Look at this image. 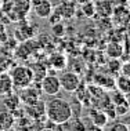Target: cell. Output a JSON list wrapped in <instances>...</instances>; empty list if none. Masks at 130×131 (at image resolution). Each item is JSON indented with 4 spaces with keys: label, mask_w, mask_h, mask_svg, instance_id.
Returning <instances> with one entry per match:
<instances>
[{
    "label": "cell",
    "mask_w": 130,
    "mask_h": 131,
    "mask_svg": "<svg viewBox=\"0 0 130 131\" xmlns=\"http://www.w3.org/2000/svg\"><path fill=\"white\" fill-rule=\"evenodd\" d=\"M44 115L50 122L55 124H62L72 119L73 111L68 101L62 98H50L44 102Z\"/></svg>",
    "instance_id": "obj_1"
},
{
    "label": "cell",
    "mask_w": 130,
    "mask_h": 131,
    "mask_svg": "<svg viewBox=\"0 0 130 131\" xmlns=\"http://www.w3.org/2000/svg\"><path fill=\"white\" fill-rule=\"evenodd\" d=\"M10 76L13 80V86L14 88H25L28 86L35 83V76H33V70L32 68L26 65H15L10 69Z\"/></svg>",
    "instance_id": "obj_2"
},
{
    "label": "cell",
    "mask_w": 130,
    "mask_h": 131,
    "mask_svg": "<svg viewBox=\"0 0 130 131\" xmlns=\"http://www.w3.org/2000/svg\"><path fill=\"white\" fill-rule=\"evenodd\" d=\"M61 90V84H59V79L55 75H46L43 79L40 80V91L44 93L48 97H54L57 95Z\"/></svg>",
    "instance_id": "obj_3"
},
{
    "label": "cell",
    "mask_w": 130,
    "mask_h": 131,
    "mask_svg": "<svg viewBox=\"0 0 130 131\" xmlns=\"http://www.w3.org/2000/svg\"><path fill=\"white\" fill-rule=\"evenodd\" d=\"M58 79L61 88L66 93H75L80 87V77L75 72H64L59 75Z\"/></svg>",
    "instance_id": "obj_4"
},
{
    "label": "cell",
    "mask_w": 130,
    "mask_h": 131,
    "mask_svg": "<svg viewBox=\"0 0 130 131\" xmlns=\"http://www.w3.org/2000/svg\"><path fill=\"white\" fill-rule=\"evenodd\" d=\"M31 3H32L33 13L42 19L48 18L50 14L53 13V10H54L53 3L50 0H31Z\"/></svg>",
    "instance_id": "obj_5"
},
{
    "label": "cell",
    "mask_w": 130,
    "mask_h": 131,
    "mask_svg": "<svg viewBox=\"0 0 130 131\" xmlns=\"http://www.w3.org/2000/svg\"><path fill=\"white\" fill-rule=\"evenodd\" d=\"M19 95V100L24 102L25 105H31V104H35L36 101H39V97H40V88L37 90L36 87H33L32 84L28 86L25 88H21V93Z\"/></svg>",
    "instance_id": "obj_6"
},
{
    "label": "cell",
    "mask_w": 130,
    "mask_h": 131,
    "mask_svg": "<svg viewBox=\"0 0 130 131\" xmlns=\"http://www.w3.org/2000/svg\"><path fill=\"white\" fill-rule=\"evenodd\" d=\"M55 13H58V15L62 19H71L76 13V4L75 2H62L59 6H57L54 8Z\"/></svg>",
    "instance_id": "obj_7"
},
{
    "label": "cell",
    "mask_w": 130,
    "mask_h": 131,
    "mask_svg": "<svg viewBox=\"0 0 130 131\" xmlns=\"http://www.w3.org/2000/svg\"><path fill=\"white\" fill-rule=\"evenodd\" d=\"M114 3L111 0H97L96 3V14L101 15L103 18H109L114 13Z\"/></svg>",
    "instance_id": "obj_8"
},
{
    "label": "cell",
    "mask_w": 130,
    "mask_h": 131,
    "mask_svg": "<svg viewBox=\"0 0 130 131\" xmlns=\"http://www.w3.org/2000/svg\"><path fill=\"white\" fill-rule=\"evenodd\" d=\"M111 17L119 25H129L130 24V10L125 8V7H115Z\"/></svg>",
    "instance_id": "obj_9"
},
{
    "label": "cell",
    "mask_w": 130,
    "mask_h": 131,
    "mask_svg": "<svg viewBox=\"0 0 130 131\" xmlns=\"http://www.w3.org/2000/svg\"><path fill=\"white\" fill-rule=\"evenodd\" d=\"M90 119H91V123L97 127V128H105L108 126V116L105 115L104 111H93L90 113Z\"/></svg>",
    "instance_id": "obj_10"
},
{
    "label": "cell",
    "mask_w": 130,
    "mask_h": 131,
    "mask_svg": "<svg viewBox=\"0 0 130 131\" xmlns=\"http://www.w3.org/2000/svg\"><path fill=\"white\" fill-rule=\"evenodd\" d=\"M4 97V100H3V104H4L6 109L8 112H14L15 109H18V106L21 104V100H19V95L14 94L13 91L8 94H4L3 95Z\"/></svg>",
    "instance_id": "obj_11"
},
{
    "label": "cell",
    "mask_w": 130,
    "mask_h": 131,
    "mask_svg": "<svg viewBox=\"0 0 130 131\" xmlns=\"http://www.w3.org/2000/svg\"><path fill=\"white\" fill-rule=\"evenodd\" d=\"M14 90L13 80L8 72H2L0 73V95L8 94Z\"/></svg>",
    "instance_id": "obj_12"
},
{
    "label": "cell",
    "mask_w": 130,
    "mask_h": 131,
    "mask_svg": "<svg viewBox=\"0 0 130 131\" xmlns=\"http://www.w3.org/2000/svg\"><path fill=\"white\" fill-rule=\"evenodd\" d=\"M15 123V116L13 113L7 112H0V130H8L11 128Z\"/></svg>",
    "instance_id": "obj_13"
},
{
    "label": "cell",
    "mask_w": 130,
    "mask_h": 131,
    "mask_svg": "<svg viewBox=\"0 0 130 131\" xmlns=\"http://www.w3.org/2000/svg\"><path fill=\"white\" fill-rule=\"evenodd\" d=\"M122 54H123V46L118 41H114V43H109L107 47V55L109 58H121Z\"/></svg>",
    "instance_id": "obj_14"
},
{
    "label": "cell",
    "mask_w": 130,
    "mask_h": 131,
    "mask_svg": "<svg viewBox=\"0 0 130 131\" xmlns=\"http://www.w3.org/2000/svg\"><path fill=\"white\" fill-rule=\"evenodd\" d=\"M48 61H50V65L51 66H54V68L58 69V70L64 69L65 66H66V58L62 54H54V55H51Z\"/></svg>",
    "instance_id": "obj_15"
},
{
    "label": "cell",
    "mask_w": 130,
    "mask_h": 131,
    "mask_svg": "<svg viewBox=\"0 0 130 131\" xmlns=\"http://www.w3.org/2000/svg\"><path fill=\"white\" fill-rule=\"evenodd\" d=\"M115 84H116V88L121 90L122 93H125V94L130 93V77H126L123 75H121L116 80H115Z\"/></svg>",
    "instance_id": "obj_16"
},
{
    "label": "cell",
    "mask_w": 130,
    "mask_h": 131,
    "mask_svg": "<svg viewBox=\"0 0 130 131\" xmlns=\"http://www.w3.org/2000/svg\"><path fill=\"white\" fill-rule=\"evenodd\" d=\"M82 7V13L85 14L86 17H89V18H91V17L96 14V3H93L91 0H87V2H85L83 4H80Z\"/></svg>",
    "instance_id": "obj_17"
},
{
    "label": "cell",
    "mask_w": 130,
    "mask_h": 131,
    "mask_svg": "<svg viewBox=\"0 0 130 131\" xmlns=\"http://www.w3.org/2000/svg\"><path fill=\"white\" fill-rule=\"evenodd\" d=\"M111 102H112L114 105L123 104V102H126V94L122 93L121 90H118V88H116V91L111 94Z\"/></svg>",
    "instance_id": "obj_18"
},
{
    "label": "cell",
    "mask_w": 130,
    "mask_h": 131,
    "mask_svg": "<svg viewBox=\"0 0 130 131\" xmlns=\"http://www.w3.org/2000/svg\"><path fill=\"white\" fill-rule=\"evenodd\" d=\"M10 66H11V59H10V57H7L4 54H0V73L8 72Z\"/></svg>",
    "instance_id": "obj_19"
},
{
    "label": "cell",
    "mask_w": 130,
    "mask_h": 131,
    "mask_svg": "<svg viewBox=\"0 0 130 131\" xmlns=\"http://www.w3.org/2000/svg\"><path fill=\"white\" fill-rule=\"evenodd\" d=\"M129 111H130V108H129V105L126 104V102L115 105V112H116V116H125V115H127Z\"/></svg>",
    "instance_id": "obj_20"
},
{
    "label": "cell",
    "mask_w": 130,
    "mask_h": 131,
    "mask_svg": "<svg viewBox=\"0 0 130 131\" xmlns=\"http://www.w3.org/2000/svg\"><path fill=\"white\" fill-rule=\"evenodd\" d=\"M51 30H53V35H55V36L61 37V36H64V33H65V26L62 25L61 22L53 24V28H51Z\"/></svg>",
    "instance_id": "obj_21"
},
{
    "label": "cell",
    "mask_w": 130,
    "mask_h": 131,
    "mask_svg": "<svg viewBox=\"0 0 130 131\" xmlns=\"http://www.w3.org/2000/svg\"><path fill=\"white\" fill-rule=\"evenodd\" d=\"M105 128H108L111 131H129L126 123H114V124H111V126H107Z\"/></svg>",
    "instance_id": "obj_22"
},
{
    "label": "cell",
    "mask_w": 130,
    "mask_h": 131,
    "mask_svg": "<svg viewBox=\"0 0 130 131\" xmlns=\"http://www.w3.org/2000/svg\"><path fill=\"white\" fill-rule=\"evenodd\" d=\"M121 75H123L126 77H130V62H125L121 65Z\"/></svg>",
    "instance_id": "obj_23"
},
{
    "label": "cell",
    "mask_w": 130,
    "mask_h": 131,
    "mask_svg": "<svg viewBox=\"0 0 130 131\" xmlns=\"http://www.w3.org/2000/svg\"><path fill=\"white\" fill-rule=\"evenodd\" d=\"M126 104L129 105V108H130V93L126 94Z\"/></svg>",
    "instance_id": "obj_24"
},
{
    "label": "cell",
    "mask_w": 130,
    "mask_h": 131,
    "mask_svg": "<svg viewBox=\"0 0 130 131\" xmlns=\"http://www.w3.org/2000/svg\"><path fill=\"white\" fill-rule=\"evenodd\" d=\"M75 3H78V4H83L85 2H87V0H73Z\"/></svg>",
    "instance_id": "obj_25"
},
{
    "label": "cell",
    "mask_w": 130,
    "mask_h": 131,
    "mask_svg": "<svg viewBox=\"0 0 130 131\" xmlns=\"http://www.w3.org/2000/svg\"><path fill=\"white\" fill-rule=\"evenodd\" d=\"M0 50H2V43H0Z\"/></svg>",
    "instance_id": "obj_26"
}]
</instances>
